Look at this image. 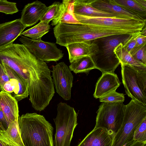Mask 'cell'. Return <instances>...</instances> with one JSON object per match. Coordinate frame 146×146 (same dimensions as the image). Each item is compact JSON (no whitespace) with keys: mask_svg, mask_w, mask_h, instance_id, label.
<instances>
[{"mask_svg":"<svg viewBox=\"0 0 146 146\" xmlns=\"http://www.w3.org/2000/svg\"><path fill=\"white\" fill-rule=\"evenodd\" d=\"M138 32L90 24L60 23L57 27L56 35L58 44L66 47L72 43L113 35H131Z\"/></svg>","mask_w":146,"mask_h":146,"instance_id":"obj_1","label":"cell"},{"mask_svg":"<svg viewBox=\"0 0 146 146\" xmlns=\"http://www.w3.org/2000/svg\"><path fill=\"white\" fill-rule=\"evenodd\" d=\"M18 123L25 146H54L53 127L43 116L27 113L19 117Z\"/></svg>","mask_w":146,"mask_h":146,"instance_id":"obj_2","label":"cell"},{"mask_svg":"<svg viewBox=\"0 0 146 146\" xmlns=\"http://www.w3.org/2000/svg\"><path fill=\"white\" fill-rule=\"evenodd\" d=\"M146 118V106L131 99L125 105L121 125L115 134L112 146H124L133 141L135 131Z\"/></svg>","mask_w":146,"mask_h":146,"instance_id":"obj_3","label":"cell"},{"mask_svg":"<svg viewBox=\"0 0 146 146\" xmlns=\"http://www.w3.org/2000/svg\"><path fill=\"white\" fill-rule=\"evenodd\" d=\"M131 35H115L95 39L98 48L97 53L92 56L95 68L102 73H114L120 63L114 53V49Z\"/></svg>","mask_w":146,"mask_h":146,"instance_id":"obj_4","label":"cell"},{"mask_svg":"<svg viewBox=\"0 0 146 146\" xmlns=\"http://www.w3.org/2000/svg\"><path fill=\"white\" fill-rule=\"evenodd\" d=\"M57 113L53 119L56 127L55 146H70L74 130L78 125V114L74 108L65 103L57 105Z\"/></svg>","mask_w":146,"mask_h":146,"instance_id":"obj_5","label":"cell"},{"mask_svg":"<svg viewBox=\"0 0 146 146\" xmlns=\"http://www.w3.org/2000/svg\"><path fill=\"white\" fill-rule=\"evenodd\" d=\"M121 64L122 81L127 94L133 100L146 106V71Z\"/></svg>","mask_w":146,"mask_h":146,"instance_id":"obj_6","label":"cell"},{"mask_svg":"<svg viewBox=\"0 0 146 146\" xmlns=\"http://www.w3.org/2000/svg\"><path fill=\"white\" fill-rule=\"evenodd\" d=\"M125 105L123 102H102L97 111L94 128L102 127L112 131L115 134L119 129L124 115Z\"/></svg>","mask_w":146,"mask_h":146,"instance_id":"obj_7","label":"cell"},{"mask_svg":"<svg viewBox=\"0 0 146 146\" xmlns=\"http://www.w3.org/2000/svg\"><path fill=\"white\" fill-rule=\"evenodd\" d=\"M80 23L140 32L146 26V20L102 17H91L74 14Z\"/></svg>","mask_w":146,"mask_h":146,"instance_id":"obj_8","label":"cell"},{"mask_svg":"<svg viewBox=\"0 0 146 146\" xmlns=\"http://www.w3.org/2000/svg\"><path fill=\"white\" fill-rule=\"evenodd\" d=\"M20 41L38 59L44 62L57 61L62 58L64 54L53 42H45L40 39L34 40L20 35Z\"/></svg>","mask_w":146,"mask_h":146,"instance_id":"obj_9","label":"cell"},{"mask_svg":"<svg viewBox=\"0 0 146 146\" xmlns=\"http://www.w3.org/2000/svg\"><path fill=\"white\" fill-rule=\"evenodd\" d=\"M52 76L56 92L65 100L71 98L73 76L63 62L52 66Z\"/></svg>","mask_w":146,"mask_h":146,"instance_id":"obj_10","label":"cell"},{"mask_svg":"<svg viewBox=\"0 0 146 146\" xmlns=\"http://www.w3.org/2000/svg\"><path fill=\"white\" fill-rule=\"evenodd\" d=\"M10 78L4 85L2 90L14 98L17 102L27 97L29 94L28 85L13 70L5 64H1Z\"/></svg>","mask_w":146,"mask_h":146,"instance_id":"obj_11","label":"cell"},{"mask_svg":"<svg viewBox=\"0 0 146 146\" xmlns=\"http://www.w3.org/2000/svg\"><path fill=\"white\" fill-rule=\"evenodd\" d=\"M20 19L0 24V48L12 44L26 28Z\"/></svg>","mask_w":146,"mask_h":146,"instance_id":"obj_12","label":"cell"},{"mask_svg":"<svg viewBox=\"0 0 146 146\" xmlns=\"http://www.w3.org/2000/svg\"><path fill=\"white\" fill-rule=\"evenodd\" d=\"M114 135L105 128H94L77 146H112Z\"/></svg>","mask_w":146,"mask_h":146,"instance_id":"obj_13","label":"cell"},{"mask_svg":"<svg viewBox=\"0 0 146 146\" xmlns=\"http://www.w3.org/2000/svg\"><path fill=\"white\" fill-rule=\"evenodd\" d=\"M47 8L44 4L38 0L27 4L22 11L21 22L26 27L35 25L40 20Z\"/></svg>","mask_w":146,"mask_h":146,"instance_id":"obj_14","label":"cell"},{"mask_svg":"<svg viewBox=\"0 0 146 146\" xmlns=\"http://www.w3.org/2000/svg\"><path fill=\"white\" fill-rule=\"evenodd\" d=\"M65 47L68 52L70 63L81 57L95 55L98 50V46L95 40L72 43Z\"/></svg>","mask_w":146,"mask_h":146,"instance_id":"obj_15","label":"cell"},{"mask_svg":"<svg viewBox=\"0 0 146 146\" xmlns=\"http://www.w3.org/2000/svg\"><path fill=\"white\" fill-rule=\"evenodd\" d=\"M120 83L117 75L115 73H102L96 83L94 97L96 99L100 98L116 91Z\"/></svg>","mask_w":146,"mask_h":146,"instance_id":"obj_16","label":"cell"},{"mask_svg":"<svg viewBox=\"0 0 146 146\" xmlns=\"http://www.w3.org/2000/svg\"><path fill=\"white\" fill-rule=\"evenodd\" d=\"M92 5L100 10L117 15L124 18L146 20L116 4L112 0H94Z\"/></svg>","mask_w":146,"mask_h":146,"instance_id":"obj_17","label":"cell"},{"mask_svg":"<svg viewBox=\"0 0 146 146\" xmlns=\"http://www.w3.org/2000/svg\"><path fill=\"white\" fill-rule=\"evenodd\" d=\"M17 100L9 93L0 91V109L9 123L18 120L19 110Z\"/></svg>","mask_w":146,"mask_h":146,"instance_id":"obj_18","label":"cell"},{"mask_svg":"<svg viewBox=\"0 0 146 146\" xmlns=\"http://www.w3.org/2000/svg\"><path fill=\"white\" fill-rule=\"evenodd\" d=\"M75 0H64L60 4L56 17L51 25L55 26L60 23L80 24L74 13V4Z\"/></svg>","mask_w":146,"mask_h":146,"instance_id":"obj_19","label":"cell"},{"mask_svg":"<svg viewBox=\"0 0 146 146\" xmlns=\"http://www.w3.org/2000/svg\"><path fill=\"white\" fill-rule=\"evenodd\" d=\"M94 0H75L74 13L82 15L123 18L119 16L100 10L94 7L92 4Z\"/></svg>","mask_w":146,"mask_h":146,"instance_id":"obj_20","label":"cell"},{"mask_svg":"<svg viewBox=\"0 0 146 146\" xmlns=\"http://www.w3.org/2000/svg\"><path fill=\"white\" fill-rule=\"evenodd\" d=\"M0 140L5 146H25L20 131L18 120L9 123L5 131H0Z\"/></svg>","mask_w":146,"mask_h":146,"instance_id":"obj_21","label":"cell"},{"mask_svg":"<svg viewBox=\"0 0 146 146\" xmlns=\"http://www.w3.org/2000/svg\"><path fill=\"white\" fill-rule=\"evenodd\" d=\"M114 52L120 64L128 65L139 70L146 71V65L136 60L120 43L114 48Z\"/></svg>","mask_w":146,"mask_h":146,"instance_id":"obj_22","label":"cell"},{"mask_svg":"<svg viewBox=\"0 0 146 146\" xmlns=\"http://www.w3.org/2000/svg\"><path fill=\"white\" fill-rule=\"evenodd\" d=\"M92 56H88L77 59L70 63L69 68L75 74L87 73L95 69Z\"/></svg>","mask_w":146,"mask_h":146,"instance_id":"obj_23","label":"cell"},{"mask_svg":"<svg viewBox=\"0 0 146 146\" xmlns=\"http://www.w3.org/2000/svg\"><path fill=\"white\" fill-rule=\"evenodd\" d=\"M114 3L145 19L146 9L138 4L135 0H112Z\"/></svg>","mask_w":146,"mask_h":146,"instance_id":"obj_24","label":"cell"},{"mask_svg":"<svg viewBox=\"0 0 146 146\" xmlns=\"http://www.w3.org/2000/svg\"><path fill=\"white\" fill-rule=\"evenodd\" d=\"M50 28L49 24L40 21L33 27L23 32L21 35L34 40L41 39L49 32Z\"/></svg>","mask_w":146,"mask_h":146,"instance_id":"obj_25","label":"cell"},{"mask_svg":"<svg viewBox=\"0 0 146 146\" xmlns=\"http://www.w3.org/2000/svg\"><path fill=\"white\" fill-rule=\"evenodd\" d=\"M60 3L59 2H55L47 7V10L40 19V21H43L49 24L56 17Z\"/></svg>","mask_w":146,"mask_h":146,"instance_id":"obj_26","label":"cell"},{"mask_svg":"<svg viewBox=\"0 0 146 146\" xmlns=\"http://www.w3.org/2000/svg\"><path fill=\"white\" fill-rule=\"evenodd\" d=\"M125 100L123 94L114 91L103 96L99 98V101L102 102L108 103L123 102Z\"/></svg>","mask_w":146,"mask_h":146,"instance_id":"obj_27","label":"cell"},{"mask_svg":"<svg viewBox=\"0 0 146 146\" xmlns=\"http://www.w3.org/2000/svg\"><path fill=\"white\" fill-rule=\"evenodd\" d=\"M17 3L7 0H0V12L7 15H12L17 13L19 10Z\"/></svg>","mask_w":146,"mask_h":146,"instance_id":"obj_28","label":"cell"},{"mask_svg":"<svg viewBox=\"0 0 146 146\" xmlns=\"http://www.w3.org/2000/svg\"><path fill=\"white\" fill-rule=\"evenodd\" d=\"M133 139L139 142L146 143V118L139 124L135 131Z\"/></svg>","mask_w":146,"mask_h":146,"instance_id":"obj_29","label":"cell"},{"mask_svg":"<svg viewBox=\"0 0 146 146\" xmlns=\"http://www.w3.org/2000/svg\"><path fill=\"white\" fill-rule=\"evenodd\" d=\"M131 54L136 60L146 65V43L135 48Z\"/></svg>","mask_w":146,"mask_h":146,"instance_id":"obj_30","label":"cell"},{"mask_svg":"<svg viewBox=\"0 0 146 146\" xmlns=\"http://www.w3.org/2000/svg\"><path fill=\"white\" fill-rule=\"evenodd\" d=\"M141 31L131 35L123 43L125 49L130 54L136 47V38Z\"/></svg>","mask_w":146,"mask_h":146,"instance_id":"obj_31","label":"cell"},{"mask_svg":"<svg viewBox=\"0 0 146 146\" xmlns=\"http://www.w3.org/2000/svg\"><path fill=\"white\" fill-rule=\"evenodd\" d=\"M9 80V78L6 73L4 67L0 63V86L1 90L4 84Z\"/></svg>","mask_w":146,"mask_h":146,"instance_id":"obj_32","label":"cell"},{"mask_svg":"<svg viewBox=\"0 0 146 146\" xmlns=\"http://www.w3.org/2000/svg\"><path fill=\"white\" fill-rule=\"evenodd\" d=\"M9 123L3 113L0 109V131L6 130Z\"/></svg>","mask_w":146,"mask_h":146,"instance_id":"obj_33","label":"cell"},{"mask_svg":"<svg viewBox=\"0 0 146 146\" xmlns=\"http://www.w3.org/2000/svg\"><path fill=\"white\" fill-rule=\"evenodd\" d=\"M145 43H146V36L141 35V32L137 37L136 45L135 48L139 47Z\"/></svg>","mask_w":146,"mask_h":146,"instance_id":"obj_34","label":"cell"},{"mask_svg":"<svg viewBox=\"0 0 146 146\" xmlns=\"http://www.w3.org/2000/svg\"><path fill=\"white\" fill-rule=\"evenodd\" d=\"M146 143H143L134 140L127 143L124 146H146Z\"/></svg>","mask_w":146,"mask_h":146,"instance_id":"obj_35","label":"cell"},{"mask_svg":"<svg viewBox=\"0 0 146 146\" xmlns=\"http://www.w3.org/2000/svg\"><path fill=\"white\" fill-rule=\"evenodd\" d=\"M139 5L146 9V0H135Z\"/></svg>","mask_w":146,"mask_h":146,"instance_id":"obj_36","label":"cell"},{"mask_svg":"<svg viewBox=\"0 0 146 146\" xmlns=\"http://www.w3.org/2000/svg\"><path fill=\"white\" fill-rule=\"evenodd\" d=\"M146 26L144 27V28H143L141 31V34L143 35L146 36Z\"/></svg>","mask_w":146,"mask_h":146,"instance_id":"obj_37","label":"cell"},{"mask_svg":"<svg viewBox=\"0 0 146 146\" xmlns=\"http://www.w3.org/2000/svg\"><path fill=\"white\" fill-rule=\"evenodd\" d=\"M0 146H5L3 143L0 140Z\"/></svg>","mask_w":146,"mask_h":146,"instance_id":"obj_38","label":"cell"},{"mask_svg":"<svg viewBox=\"0 0 146 146\" xmlns=\"http://www.w3.org/2000/svg\"><path fill=\"white\" fill-rule=\"evenodd\" d=\"M1 89V86H0V89Z\"/></svg>","mask_w":146,"mask_h":146,"instance_id":"obj_39","label":"cell"}]
</instances>
